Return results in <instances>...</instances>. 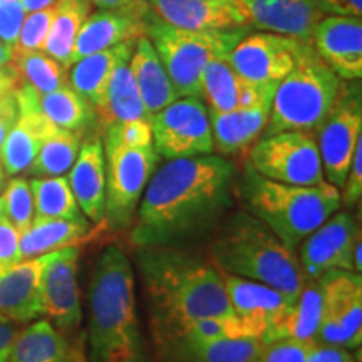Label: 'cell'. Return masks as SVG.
I'll list each match as a JSON object with an SVG mask.
<instances>
[{
	"label": "cell",
	"instance_id": "obj_1",
	"mask_svg": "<svg viewBox=\"0 0 362 362\" xmlns=\"http://www.w3.org/2000/svg\"><path fill=\"white\" fill-rule=\"evenodd\" d=\"M235 166L223 156L166 161L155 170L131 225L136 247H178L211 228L232 206Z\"/></svg>",
	"mask_w": 362,
	"mask_h": 362
},
{
	"label": "cell",
	"instance_id": "obj_2",
	"mask_svg": "<svg viewBox=\"0 0 362 362\" xmlns=\"http://www.w3.org/2000/svg\"><path fill=\"white\" fill-rule=\"evenodd\" d=\"M138 265L158 342L192 320L233 315L223 275L211 260L176 247H144Z\"/></svg>",
	"mask_w": 362,
	"mask_h": 362
},
{
	"label": "cell",
	"instance_id": "obj_3",
	"mask_svg": "<svg viewBox=\"0 0 362 362\" xmlns=\"http://www.w3.org/2000/svg\"><path fill=\"white\" fill-rule=\"evenodd\" d=\"M134 285L123 248L107 247L98 257L89 282L90 362H148Z\"/></svg>",
	"mask_w": 362,
	"mask_h": 362
},
{
	"label": "cell",
	"instance_id": "obj_4",
	"mask_svg": "<svg viewBox=\"0 0 362 362\" xmlns=\"http://www.w3.org/2000/svg\"><path fill=\"white\" fill-rule=\"evenodd\" d=\"M210 257L223 274L269 285L291 302L307 282L297 253L247 211H238L223 226L211 243Z\"/></svg>",
	"mask_w": 362,
	"mask_h": 362
},
{
	"label": "cell",
	"instance_id": "obj_5",
	"mask_svg": "<svg viewBox=\"0 0 362 362\" xmlns=\"http://www.w3.org/2000/svg\"><path fill=\"white\" fill-rule=\"evenodd\" d=\"M238 194L247 214L293 252L342 205L341 193L329 181L310 187L279 183L257 173L250 163L243 168Z\"/></svg>",
	"mask_w": 362,
	"mask_h": 362
},
{
	"label": "cell",
	"instance_id": "obj_6",
	"mask_svg": "<svg viewBox=\"0 0 362 362\" xmlns=\"http://www.w3.org/2000/svg\"><path fill=\"white\" fill-rule=\"evenodd\" d=\"M342 84L312 42H302L292 71L275 88L269 123L262 134L319 131L336 104Z\"/></svg>",
	"mask_w": 362,
	"mask_h": 362
},
{
	"label": "cell",
	"instance_id": "obj_7",
	"mask_svg": "<svg viewBox=\"0 0 362 362\" xmlns=\"http://www.w3.org/2000/svg\"><path fill=\"white\" fill-rule=\"evenodd\" d=\"M144 35L151 40L180 98H202L203 69L211 57L226 56L243 37V27L232 30H188L165 22L149 11Z\"/></svg>",
	"mask_w": 362,
	"mask_h": 362
},
{
	"label": "cell",
	"instance_id": "obj_8",
	"mask_svg": "<svg viewBox=\"0 0 362 362\" xmlns=\"http://www.w3.org/2000/svg\"><path fill=\"white\" fill-rule=\"evenodd\" d=\"M106 161V205L104 221L111 230H126L133 225L144 188L158 166L153 146L128 148L104 136Z\"/></svg>",
	"mask_w": 362,
	"mask_h": 362
},
{
	"label": "cell",
	"instance_id": "obj_9",
	"mask_svg": "<svg viewBox=\"0 0 362 362\" xmlns=\"http://www.w3.org/2000/svg\"><path fill=\"white\" fill-rule=\"evenodd\" d=\"M250 165L257 173L279 183L310 187L325 181L319 146L310 131L262 136L250 151Z\"/></svg>",
	"mask_w": 362,
	"mask_h": 362
},
{
	"label": "cell",
	"instance_id": "obj_10",
	"mask_svg": "<svg viewBox=\"0 0 362 362\" xmlns=\"http://www.w3.org/2000/svg\"><path fill=\"white\" fill-rule=\"evenodd\" d=\"M153 148L166 161L214 153L210 115L202 98H178L151 116Z\"/></svg>",
	"mask_w": 362,
	"mask_h": 362
},
{
	"label": "cell",
	"instance_id": "obj_11",
	"mask_svg": "<svg viewBox=\"0 0 362 362\" xmlns=\"http://www.w3.org/2000/svg\"><path fill=\"white\" fill-rule=\"evenodd\" d=\"M319 280L322 287V312L315 341L344 349H356L362 341L361 274L330 270Z\"/></svg>",
	"mask_w": 362,
	"mask_h": 362
},
{
	"label": "cell",
	"instance_id": "obj_12",
	"mask_svg": "<svg viewBox=\"0 0 362 362\" xmlns=\"http://www.w3.org/2000/svg\"><path fill=\"white\" fill-rule=\"evenodd\" d=\"M359 139H362L361 89L354 84H342L336 104L319 128L317 141L324 180L337 189L346 181Z\"/></svg>",
	"mask_w": 362,
	"mask_h": 362
},
{
	"label": "cell",
	"instance_id": "obj_13",
	"mask_svg": "<svg viewBox=\"0 0 362 362\" xmlns=\"http://www.w3.org/2000/svg\"><path fill=\"white\" fill-rule=\"evenodd\" d=\"M361 242V232L349 211H336L315 228L298 252L302 272L307 280L322 277L330 270L356 272L354 250Z\"/></svg>",
	"mask_w": 362,
	"mask_h": 362
},
{
	"label": "cell",
	"instance_id": "obj_14",
	"mask_svg": "<svg viewBox=\"0 0 362 362\" xmlns=\"http://www.w3.org/2000/svg\"><path fill=\"white\" fill-rule=\"evenodd\" d=\"M302 40L260 33L247 35L230 51L228 61L242 79L250 83H280L296 64Z\"/></svg>",
	"mask_w": 362,
	"mask_h": 362
},
{
	"label": "cell",
	"instance_id": "obj_15",
	"mask_svg": "<svg viewBox=\"0 0 362 362\" xmlns=\"http://www.w3.org/2000/svg\"><path fill=\"white\" fill-rule=\"evenodd\" d=\"M79 250L67 247L54 252L40 279L42 314L57 330H72L81 324L83 309L78 284Z\"/></svg>",
	"mask_w": 362,
	"mask_h": 362
},
{
	"label": "cell",
	"instance_id": "obj_16",
	"mask_svg": "<svg viewBox=\"0 0 362 362\" xmlns=\"http://www.w3.org/2000/svg\"><path fill=\"white\" fill-rule=\"evenodd\" d=\"M17 103L19 116L0 149V163L4 171L11 176L30 168L45 138L57 128L40 111L39 93L30 86L21 84L17 89Z\"/></svg>",
	"mask_w": 362,
	"mask_h": 362
},
{
	"label": "cell",
	"instance_id": "obj_17",
	"mask_svg": "<svg viewBox=\"0 0 362 362\" xmlns=\"http://www.w3.org/2000/svg\"><path fill=\"white\" fill-rule=\"evenodd\" d=\"M221 275L230 305L245 329L247 337H264L267 329L279 322L293 304L284 293L269 285L223 272Z\"/></svg>",
	"mask_w": 362,
	"mask_h": 362
},
{
	"label": "cell",
	"instance_id": "obj_18",
	"mask_svg": "<svg viewBox=\"0 0 362 362\" xmlns=\"http://www.w3.org/2000/svg\"><path fill=\"white\" fill-rule=\"evenodd\" d=\"M160 19L188 30H232L250 24L242 0H149Z\"/></svg>",
	"mask_w": 362,
	"mask_h": 362
},
{
	"label": "cell",
	"instance_id": "obj_19",
	"mask_svg": "<svg viewBox=\"0 0 362 362\" xmlns=\"http://www.w3.org/2000/svg\"><path fill=\"white\" fill-rule=\"evenodd\" d=\"M312 45L341 79L359 81L362 76L361 17H322L315 25Z\"/></svg>",
	"mask_w": 362,
	"mask_h": 362
},
{
	"label": "cell",
	"instance_id": "obj_20",
	"mask_svg": "<svg viewBox=\"0 0 362 362\" xmlns=\"http://www.w3.org/2000/svg\"><path fill=\"white\" fill-rule=\"evenodd\" d=\"M54 252L17 262L0 272V315L13 322H29L42 314L40 279Z\"/></svg>",
	"mask_w": 362,
	"mask_h": 362
},
{
	"label": "cell",
	"instance_id": "obj_21",
	"mask_svg": "<svg viewBox=\"0 0 362 362\" xmlns=\"http://www.w3.org/2000/svg\"><path fill=\"white\" fill-rule=\"evenodd\" d=\"M250 24L262 30L312 42L315 25L324 13L312 0H242Z\"/></svg>",
	"mask_w": 362,
	"mask_h": 362
},
{
	"label": "cell",
	"instance_id": "obj_22",
	"mask_svg": "<svg viewBox=\"0 0 362 362\" xmlns=\"http://www.w3.org/2000/svg\"><path fill=\"white\" fill-rule=\"evenodd\" d=\"M69 185L83 215L93 223L104 221L106 205V161L101 138L81 143L78 158L69 170Z\"/></svg>",
	"mask_w": 362,
	"mask_h": 362
},
{
	"label": "cell",
	"instance_id": "obj_23",
	"mask_svg": "<svg viewBox=\"0 0 362 362\" xmlns=\"http://www.w3.org/2000/svg\"><path fill=\"white\" fill-rule=\"evenodd\" d=\"M144 35V17L126 11H104L90 13L76 37L72 64L90 54L101 52L121 42H136Z\"/></svg>",
	"mask_w": 362,
	"mask_h": 362
},
{
	"label": "cell",
	"instance_id": "obj_24",
	"mask_svg": "<svg viewBox=\"0 0 362 362\" xmlns=\"http://www.w3.org/2000/svg\"><path fill=\"white\" fill-rule=\"evenodd\" d=\"M272 110V101L253 107H237L228 112L208 111L214 136V148L223 156L242 155L264 133Z\"/></svg>",
	"mask_w": 362,
	"mask_h": 362
},
{
	"label": "cell",
	"instance_id": "obj_25",
	"mask_svg": "<svg viewBox=\"0 0 362 362\" xmlns=\"http://www.w3.org/2000/svg\"><path fill=\"white\" fill-rule=\"evenodd\" d=\"M262 346V339L252 337L203 342L171 337L160 342L163 362H255Z\"/></svg>",
	"mask_w": 362,
	"mask_h": 362
},
{
	"label": "cell",
	"instance_id": "obj_26",
	"mask_svg": "<svg viewBox=\"0 0 362 362\" xmlns=\"http://www.w3.org/2000/svg\"><path fill=\"white\" fill-rule=\"evenodd\" d=\"M133 49L126 51L117 59L111 78L107 81L103 101L96 106L99 123L104 128L116 123H126L134 119H151L139 96L138 86L129 67V57Z\"/></svg>",
	"mask_w": 362,
	"mask_h": 362
},
{
	"label": "cell",
	"instance_id": "obj_27",
	"mask_svg": "<svg viewBox=\"0 0 362 362\" xmlns=\"http://www.w3.org/2000/svg\"><path fill=\"white\" fill-rule=\"evenodd\" d=\"M129 67L149 116L165 110L168 104L180 98L146 35L136 39L129 57Z\"/></svg>",
	"mask_w": 362,
	"mask_h": 362
},
{
	"label": "cell",
	"instance_id": "obj_28",
	"mask_svg": "<svg viewBox=\"0 0 362 362\" xmlns=\"http://www.w3.org/2000/svg\"><path fill=\"white\" fill-rule=\"evenodd\" d=\"M89 232L90 223L89 220H86V216L78 220H34L33 225L24 233H21V259H34L45 253L74 247L83 242Z\"/></svg>",
	"mask_w": 362,
	"mask_h": 362
},
{
	"label": "cell",
	"instance_id": "obj_29",
	"mask_svg": "<svg viewBox=\"0 0 362 362\" xmlns=\"http://www.w3.org/2000/svg\"><path fill=\"white\" fill-rule=\"evenodd\" d=\"M322 312V287L320 280H307L300 296L279 322L267 329L262 342L277 339H315Z\"/></svg>",
	"mask_w": 362,
	"mask_h": 362
},
{
	"label": "cell",
	"instance_id": "obj_30",
	"mask_svg": "<svg viewBox=\"0 0 362 362\" xmlns=\"http://www.w3.org/2000/svg\"><path fill=\"white\" fill-rule=\"evenodd\" d=\"M129 49H133V42H121L76 61L71 66V88L96 110L98 104L103 101L104 90H106L107 81L111 78L117 59Z\"/></svg>",
	"mask_w": 362,
	"mask_h": 362
},
{
	"label": "cell",
	"instance_id": "obj_31",
	"mask_svg": "<svg viewBox=\"0 0 362 362\" xmlns=\"http://www.w3.org/2000/svg\"><path fill=\"white\" fill-rule=\"evenodd\" d=\"M11 362H72V352L51 320H37L17 334Z\"/></svg>",
	"mask_w": 362,
	"mask_h": 362
},
{
	"label": "cell",
	"instance_id": "obj_32",
	"mask_svg": "<svg viewBox=\"0 0 362 362\" xmlns=\"http://www.w3.org/2000/svg\"><path fill=\"white\" fill-rule=\"evenodd\" d=\"M90 4L88 0H57L54 19L45 39L42 51L66 66H72V52H74L76 37L81 27L88 19Z\"/></svg>",
	"mask_w": 362,
	"mask_h": 362
},
{
	"label": "cell",
	"instance_id": "obj_33",
	"mask_svg": "<svg viewBox=\"0 0 362 362\" xmlns=\"http://www.w3.org/2000/svg\"><path fill=\"white\" fill-rule=\"evenodd\" d=\"M29 183L34 197V220H78L84 216L64 176L34 178Z\"/></svg>",
	"mask_w": 362,
	"mask_h": 362
},
{
	"label": "cell",
	"instance_id": "obj_34",
	"mask_svg": "<svg viewBox=\"0 0 362 362\" xmlns=\"http://www.w3.org/2000/svg\"><path fill=\"white\" fill-rule=\"evenodd\" d=\"M39 107L52 124L74 133L88 128L94 116V107L69 84L52 93L39 94Z\"/></svg>",
	"mask_w": 362,
	"mask_h": 362
},
{
	"label": "cell",
	"instance_id": "obj_35",
	"mask_svg": "<svg viewBox=\"0 0 362 362\" xmlns=\"http://www.w3.org/2000/svg\"><path fill=\"white\" fill-rule=\"evenodd\" d=\"M81 148V133L56 128L45 138L37 156L27 170L34 178L64 176L72 168Z\"/></svg>",
	"mask_w": 362,
	"mask_h": 362
},
{
	"label": "cell",
	"instance_id": "obj_36",
	"mask_svg": "<svg viewBox=\"0 0 362 362\" xmlns=\"http://www.w3.org/2000/svg\"><path fill=\"white\" fill-rule=\"evenodd\" d=\"M11 64L22 84L30 86L39 94L52 93L67 84V67L44 51H13Z\"/></svg>",
	"mask_w": 362,
	"mask_h": 362
},
{
	"label": "cell",
	"instance_id": "obj_37",
	"mask_svg": "<svg viewBox=\"0 0 362 362\" xmlns=\"http://www.w3.org/2000/svg\"><path fill=\"white\" fill-rule=\"evenodd\" d=\"M240 76L230 64L228 54L208 61L202 76V96H205L210 111L228 112L237 110Z\"/></svg>",
	"mask_w": 362,
	"mask_h": 362
},
{
	"label": "cell",
	"instance_id": "obj_38",
	"mask_svg": "<svg viewBox=\"0 0 362 362\" xmlns=\"http://www.w3.org/2000/svg\"><path fill=\"white\" fill-rule=\"evenodd\" d=\"M6 218L24 233L34 221V197L30 183L25 178H12L2 194Z\"/></svg>",
	"mask_w": 362,
	"mask_h": 362
},
{
	"label": "cell",
	"instance_id": "obj_39",
	"mask_svg": "<svg viewBox=\"0 0 362 362\" xmlns=\"http://www.w3.org/2000/svg\"><path fill=\"white\" fill-rule=\"evenodd\" d=\"M21 84L19 74L11 62L0 69V149L19 116L17 89L21 88Z\"/></svg>",
	"mask_w": 362,
	"mask_h": 362
},
{
	"label": "cell",
	"instance_id": "obj_40",
	"mask_svg": "<svg viewBox=\"0 0 362 362\" xmlns=\"http://www.w3.org/2000/svg\"><path fill=\"white\" fill-rule=\"evenodd\" d=\"M56 6L42 8V11L30 12L22 22L19 37L13 45V51H42L45 39L54 19Z\"/></svg>",
	"mask_w": 362,
	"mask_h": 362
},
{
	"label": "cell",
	"instance_id": "obj_41",
	"mask_svg": "<svg viewBox=\"0 0 362 362\" xmlns=\"http://www.w3.org/2000/svg\"><path fill=\"white\" fill-rule=\"evenodd\" d=\"M317 344L315 339H277L262 346L255 362H305Z\"/></svg>",
	"mask_w": 362,
	"mask_h": 362
},
{
	"label": "cell",
	"instance_id": "obj_42",
	"mask_svg": "<svg viewBox=\"0 0 362 362\" xmlns=\"http://www.w3.org/2000/svg\"><path fill=\"white\" fill-rule=\"evenodd\" d=\"M104 136L128 148L153 146L151 119H134L111 124L106 128Z\"/></svg>",
	"mask_w": 362,
	"mask_h": 362
},
{
	"label": "cell",
	"instance_id": "obj_43",
	"mask_svg": "<svg viewBox=\"0 0 362 362\" xmlns=\"http://www.w3.org/2000/svg\"><path fill=\"white\" fill-rule=\"evenodd\" d=\"M24 19L25 11L22 0H0V40L13 47Z\"/></svg>",
	"mask_w": 362,
	"mask_h": 362
},
{
	"label": "cell",
	"instance_id": "obj_44",
	"mask_svg": "<svg viewBox=\"0 0 362 362\" xmlns=\"http://www.w3.org/2000/svg\"><path fill=\"white\" fill-rule=\"evenodd\" d=\"M341 203L346 206H354L361 200L362 194V139L356 144L354 156L351 160L349 171H347L346 181L342 185Z\"/></svg>",
	"mask_w": 362,
	"mask_h": 362
},
{
	"label": "cell",
	"instance_id": "obj_45",
	"mask_svg": "<svg viewBox=\"0 0 362 362\" xmlns=\"http://www.w3.org/2000/svg\"><path fill=\"white\" fill-rule=\"evenodd\" d=\"M21 233L7 218L0 220V272L21 262Z\"/></svg>",
	"mask_w": 362,
	"mask_h": 362
},
{
	"label": "cell",
	"instance_id": "obj_46",
	"mask_svg": "<svg viewBox=\"0 0 362 362\" xmlns=\"http://www.w3.org/2000/svg\"><path fill=\"white\" fill-rule=\"evenodd\" d=\"M279 83H270V84H259V83H250L240 78L238 83V101L237 107H253L259 106L262 103L274 101L275 88Z\"/></svg>",
	"mask_w": 362,
	"mask_h": 362
},
{
	"label": "cell",
	"instance_id": "obj_47",
	"mask_svg": "<svg viewBox=\"0 0 362 362\" xmlns=\"http://www.w3.org/2000/svg\"><path fill=\"white\" fill-rule=\"evenodd\" d=\"M322 13H334L344 17H361L362 0H312Z\"/></svg>",
	"mask_w": 362,
	"mask_h": 362
},
{
	"label": "cell",
	"instance_id": "obj_48",
	"mask_svg": "<svg viewBox=\"0 0 362 362\" xmlns=\"http://www.w3.org/2000/svg\"><path fill=\"white\" fill-rule=\"evenodd\" d=\"M305 362H354L347 349L327 344H317V347L310 352Z\"/></svg>",
	"mask_w": 362,
	"mask_h": 362
},
{
	"label": "cell",
	"instance_id": "obj_49",
	"mask_svg": "<svg viewBox=\"0 0 362 362\" xmlns=\"http://www.w3.org/2000/svg\"><path fill=\"white\" fill-rule=\"evenodd\" d=\"M17 327L12 319L0 315V362H11L13 342L17 339Z\"/></svg>",
	"mask_w": 362,
	"mask_h": 362
},
{
	"label": "cell",
	"instance_id": "obj_50",
	"mask_svg": "<svg viewBox=\"0 0 362 362\" xmlns=\"http://www.w3.org/2000/svg\"><path fill=\"white\" fill-rule=\"evenodd\" d=\"M88 2L96 6L98 8H104V11H126L133 12L139 17H144L136 11V7L131 4V0H88Z\"/></svg>",
	"mask_w": 362,
	"mask_h": 362
},
{
	"label": "cell",
	"instance_id": "obj_51",
	"mask_svg": "<svg viewBox=\"0 0 362 362\" xmlns=\"http://www.w3.org/2000/svg\"><path fill=\"white\" fill-rule=\"evenodd\" d=\"M57 0H22V6H24L25 12H37L42 8L56 6Z\"/></svg>",
	"mask_w": 362,
	"mask_h": 362
},
{
	"label": "cell",
	"instance_id": "obj_52",
	"mask_svg": "<svg viewBox=\"0 0 362 362\" xmlns=\"http://www.w3.org/2000/svg\"><path fill=\"white\" fill-rule=\"evenodd\" d=\"M12 56H13L12 45L6 44L4 40H0V69L12 61Z\"/></svg>",
	"mask_w": 362,
	"mask_h": 362
},
{
	"label": "cell",
	"instance_id": "obj_53",
	"mask_svg": "<svg viewBox=\"0 0 362 362\" xmlns=\"http://www.w3.org/2000/svg\"><path fill=\"white\" fill-rule=\"evenodd\" d=\"M131 4H133L136 11L141 13V16H146V13L151 11V7H149V0H131Z\"/></svg>",
	"mask_w": 362,
	"mask_h": 362
},
{
	"label": "cell",
	"instance_id": "obj_54",
	"mask_svg": "<svg viewBox=\"0 0 362 362\" xmlns=\"http://www.w3.org/2000/svg\"><path fill=\"white\" fill-rule=\"evenodd\" d=\"M4 187H6V171H4L2 163H0V192H4Z\"/></svg>",
	"mask_w": 362,
	"mask_h": 362
},
{
	"label": "cell",
	"instance_id": "obj_55",
	"mask_svg": "<svg viewBox=\"0 0 362 362\" xmlns=\"http://www.w3.org/2000/svg\"><path fill=\"white\" fill-rule=\"evenodd\" d=\"M2 218H6V206H4V200L0 197V220Z\"/></svg>",
	"mask_w": 362,
	"mask_h": 362
}]
</instances>
